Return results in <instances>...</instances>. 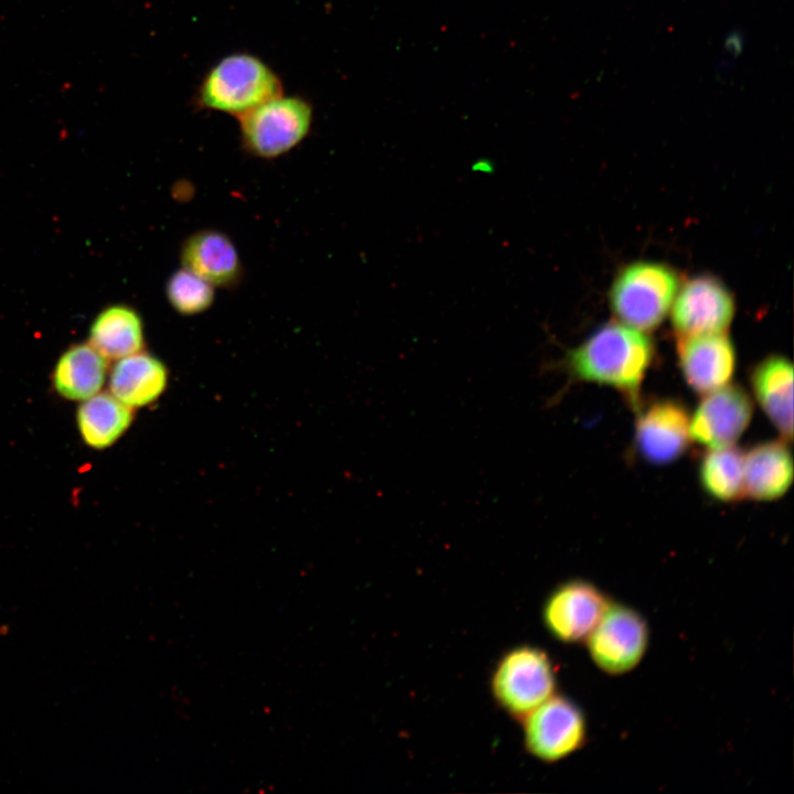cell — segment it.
Masks as SVG:
<instances>
[{"label":"cell","instance_id":"cell-1","mask_svg":"<svg viewBox=\"0 0 794 794\" xmlns=\"http://www.w3.org/2000/svg\"><path fill=\"white\" fill-rule=\"evenodd\" d=\"M653 356V342L644 331L609 322L569 350L560 365L570 379L612 387L636 409Z\"/></svg>","mask_w":794,"mask_h":794},{"label":"cell","instance_id":"cell-2","mask_svg":"<svg viewBox=\"0 0 794 794\" xmlns=\"http://www.w3.org/2000/svg\"><path fill=\"white\" fill-rule=\"evenodd\" d=\"M281 94V79L265 61L247 52H236L207 69L194 94V104L201 109L238 118Z\"/></svg>","mask_w":794,"mask_h":794},{"label":"cell","instance_id":"cell-3","mask_svg":"<svg viewBox=\"0 0 794 794\" xmlns=\"http://www.w3.org/2000/svg\"><path fill=\"white\" fill-rule=\"evenodd\" d=\"M313 117V106L307 98L281 94L237 118L240 144L255 158L277 159L308 137Z\"/></svg>","mask_w":794,"mask_h":794},{"label":"cell","instance_id":"cell-4","mask_svg":"<svg viewBox=\"0 0 794 794\" xmlns=\"http://www.w3.org/2000/svg\"><path fill=\"white\" fill-rule=\"evenodd\" d=\"M556 667L544 650L519 645L505 652L494 666L491 690L495 702L522 721L556 690Z\"/></svg>","mask_w":794,"mask_h":794},{"label":"cell","instance_id":"cell-5","mask_svg":"<svg viewBox=\"0 0 794 794\" xmlns=\"http://www.w3.org/2000/svg\"><path fill=\"white\" fill-rule=\"evenodd\" d=\"M678 289V277L668 266L637 261L624 267L610 289V305L622 321L641 331L661 324Z\"/></svg>","mask_w":794,"mask_h":794},{"label":"cell","instance_id":"cell-6","mask_svg":"<svg viewBox=\"0 0 794 794\" xmlns=\"http://www.w3.org/2000/svg\"><path fill=\"white\" fill-rule=\"evenodd\" d=\"M648 626L634 609L609 602L586 639L592 662L610 675L625 674L637 666L648 646Z\"/></svg>","mask_w":794,"mask_h":794},{"label":"cell","instance_id":"cell-7","mask_svg":"<svg viewBox=\"0 0 794 794\" xmlns=\"http://www.w3.org/2000/svg\"><path fill=\"white\" fill-rule=\"evenodd\" d=\"M521 722L525 749L547 763L571 755L587 740L586 717L580 707L565 696L554 694Z\"/></svg>","mask_w":794,"mask_h":794},{"label":"cell","instance_id":"cell-8","mask_svg":"<svg viewBox=\"0 0 794 794\" xmlns=\"http://www.w3.org/2000/svg\"><path fill=\"white\" fill-rule=\"evenodd\" d=\"M635 410L634 443L642 459L665 465L686 452L690 441V416L683 404L664 398Z\"/></svg>","mask_w":794,"mask_h":794},{"label":"cell","instance_id":"cell-9","mask_svg":"<svg viewBox=\"0 0 794 794\" xmlns=\"http://www.w3.org/2000/svg\"><path fill=\"white\" fill-rule=\"evenodd\" d=\"M609 602L593 583L573 579L557 586L547 597L543 621L556 640L578 643L586 641Z\"/></svg>","mask_w":794,"mask_h":794},{"label":"cell","instance_id":"cell-10","mask_svg":"<svg viewBox=\"0 0 794 794\" xmlns=\"http://www.w3.org/2000/svg\"><path fill=\"white\" fill-rule=\"evenodd\" d=\"M673 302L672 322L678 336L723 333L734 314L731 293L708 275L687 281Z\"/></svg>","mask_w":794,"mask_h":794},{"label":"cell","instance_id":"cell-11","mask_svg":"<svg viewBox=\"0 0 794 794\" xmlns=\"http://www.w3.org/2000/svg\"><path fill=\"white\" fill-rule=\"evenodd\" d=\"M753 405L739 385H726L706 394L690 417V438L707 447L733 444L748 428Z\"/></svg>","mask_w":794,"mask_h":794},{"label":"cell","instance_id":"cell-12","mask_svg":"<svg viewBox=\"0 0 794 794\" xmlns=\"http://www.w3.org/2000/svg\"><path fill=\"white\" fill-rule=\"evenodd\" d=\"M678 364L686 384L708 394L729 384L736 369V350L723 333L678 336Z\"/></svg>","mask_w":794,"mask_h":794},{"label":"cell","instance_id":"cell-13","mask_svg":"<svg viewBox=\"0 0 794 794\" xmlns=\"http://www.w3.org/2000/svg\"><path fill=\"white\" fill-rule=\"evenodd\" d=\"M180 262L215 288H234L243 278L236 245L217 229H200L187 236L180 248Z\"/></svg>","mask_w":794,"mask_h":794},{"label":"cell","instance_id":"cell-14","mask_svg":"<svg viewBox=\"0 0 794 794\" xmlns=\"http://www.w3.org/2000/svg\"><path fill=\"white\" fill-rule=\"evenodd\" d=\"M753 395L783 440L793 436V366L782 355H770L750 374Z\"/></svg>","mask_w":794,"mask_h":794},{"label":"cell","instance_id":"cell-15","mask_svg":"<svg viewBox=\"0 0 794 794\" xmlns=\"http://www.w3.org/2000/svg\"><path fill=\"white\" fill-rule=\"evenodd\" d=\"M786 443L765 441L744 453V497L773 501L787 492L793 481V459Z\"/></svg>","mask_w":794,"mask_h":794},{"label":"cell","instance_id":"cell-16","mask_svg":"<svg viewBox=\"0 0 794 794\" xmlns=\"http://www.w3.org/2000/svg\"><path fill=\"white\" fill-rule=\"evenodd\" d=\"M167 383L163 362L140 351L116 361L109 375V391L127 406L138 408L155 401Z\"/></svg>","mask_w":794,"mask_h":794},{"label":"cell","instance_id":"cell-17","mask_svg":"<svg viewBox=\"0 0 794 794\" xmlns=\"http://www.w3.org/2000/svg\"><path fill=\"white\" fill-rule=\"evenodd\" d=\"M89 344L107 361L142 351L144 326L140 313L125 303L105 308L90 325Z\"/></svg>","mask_w":794,"mask_h":794},{"label":"cell","instance_id":"cell-18","mask_svg":"<svg viewBox=\"0 0 794 794\" xmlns=\"http://www.w3.org/2000/svg\"><path fill=\"white\" fill-rule=\"evenodd\" d=\"M107 362L89 343L69 346L60 356L53 371L55 390L69 400L88 399L104 386Z\"/></svg>","mask_w":794,"mask_h":794},{"label":"cell","instance_id":"cell-19","mask_svg":"<svg viewBox=\"0 0 794 794\" xmlns=\"http://www.w3.org/2000/svg\"><path fill=\"white\" fill-rule=\"evenodd\" d=\"M132 408L110 391L97 393L83 400L77 410V426L84 442L97 450L114 444L130 427Z\"/></svg>","mask_w":794,"mask_h":794},{"label":"cell","instance_id":"cell-20","mask_svg":"<svg viewBox=\"0 0 794 794\" xmlns=\"http://www.w3.org/2000/svg\"><path fill=\"white\" fill-rule=\"evenodd\" d=\"M744 453L733 444L710 448L699 463V482L716 501L730 503L744 497Z\"/></svg>","mask_w":794,"mask_h":794},{"label":"cell","instance_id":"cell-21","mask_svg":"<svg viewBox=\"0 0 794 794\" xmlns=\"http://www.w3.org/2000/svg\"><path fill=\"white\" fill-rule=\"evenodd\" d=\"M165 296L169 305L176 313L192 316L204 313L213 305L215 287L181 267L168 278Z\"/></svg>","mask_w":794,"mask_h":794}]
</instances>
